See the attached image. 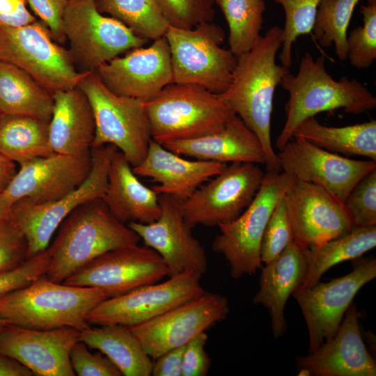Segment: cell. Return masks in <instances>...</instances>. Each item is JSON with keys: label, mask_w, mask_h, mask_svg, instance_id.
I'll return each mask as SVG.
<instances>
[{"label": "cell", "mask_w": 376, "mask_h": 376, "mask_svg": "<svg viewBox=\"0 0 376 376\" xmlns=\"http://www.w3.org/2000/svg\"><path fill=\"white\" fill-rule=\"evenodd\" d=\"M282 28L273 26L249 52L237 57L232 82L220 94L233 112L258 136L266 158V170L281 171L271 140L274 95L289 69L276 63Z\"/></svg>", "instance_id": "6da1fadb"}, {"label": "cell", "mask_w": 376, "mask_h": 376, "mask_svg": "<svg viewBox=\"0 0 376 376\" xmlns=\"http://www.w3.org/2000/svg\"><path fill=\"white\" fill-rule=\"evenodd\" d=\"M280 85L289 97L284 107L285 123L276 140L279 150L304 120L319 113L342 109L359 115L376 107V97L363 84L347 76L334 79L327 72L324 57L314 58L308 52L301 57L297 73L285 74Z\"/></svg>", "instance_id": "7a4b0ae2"}, {"label": "cell", "mask_w": 376, "mask_h": 376, "mask_svg": "<svg viewBox=\"0 0 376 376\" xmlns=\"http://www.w3.org/2000/svg\"><path fill=\"white\" fill-rule=\"evenodd\" d=\"M49 249L45 276L63 283L93 260L113 249L136 244L139 236L110 212L102 198L74 210L60 224Z\"/></svg>", "instance_id": "3957f363"}, {"label": "cell", "mask_w": 376, "mask_h": 376, "mask_svg": "<svg viewBox=\"0 0 376 376\" xmlns=\"http://www.w3.org/2000/svg\"><path fill=\"white\" fill-rule=\"evenodd\" d=\"M107 299L101 290L57 283L45 274L0 299V317L9 323L36 329L90 326L88 313Z\"/></svg>", "instance_id": "277c9868"}, {"label": "cell", "mask_w": 376, "mask_h": 376, "mask_svg": "<svg viewBox=\"0 0 376 376\" xmlns=\"http://www.w3.org/2000/svg\"><path fill=\"white\" fill-rule=\"evenodd\" d=\"M152 139L164 145L221 128L235 113L220 94L172 83L145 102Z\"/></svg>", "instance_id": "5b68a950"}, {"label": "cell", "mask_w": 376, "mask_h": 376, "mask_svg": "<svg viewBox=\"0 0 376 376\" xmlns=\"http://www.w3.org/2000/svg\"><path fill=\"white\" fill-rule=\"evenodd\" d=\"M77 86L87 97L94 115L92 148L113 145L132 167L139 165L152 140L145 102L113 93L95 71L88 72Z\"/></svg>", "instance_id": "8992f818"}, {"label": "cell", "mask_w": 376, "mask_h": 376, "mask_svg": "<svg viewBox=\"0 0 376 376\" xmlns=\"http://www.w3.org/2000/svg\"><path fill=\"white\" fill-rule=\"evenodd\" d=\"M164 37L169 44L173 83L194 84L221 94L230 86L237 57L221 47L224 30L212 22L190 29L169 26Z\"/></svg>", "instance_id": "52a82bcc"}, {"label": "cell", "mask_w": 376, "mask_h": 376, "mask_svg": "<svg viewBox=\"0 0 376 376\" xmlns=\"http://www.w3.org/2000/svg\"><path fill=\"white\" fill-rule=\"evenodd\" d=\"M0 61L25 71L52 95L77 87L88 72L77 69L68 49L39 20L0 26Z\"/></svg>", "instance_id": "ba28073f"}, {"label": "cell", "mask_w": 376, "mask_h": 376, "mask_svg": "<svg viewBox=\"0 0 376 376\" xmlns=\"http://www.w3.org/2000/svg\"><path fill=\"white\" fill-rule=\"evenodd\" d=\"M294 178L282 171H267L249 206L235 220L218 226L219 233L212 249L224 256L233 279L253 275L262 268L260 245L265 226Z\"/></svg>", "instance_id": "9c48e42d"}, {"label": "cell", "mask_w": 376, "mask_h": 376, "mask_svg": "<svg viewBox=\"0 0 376 376\" xmlns=\"http://www.w3.org/2000/svg\"><path fill=\"white\" fill-rule=\"evenodd\" d=\"M63 31L72 60L81 72L95 71L148 41L118 20L100 13L94 0L69 1L63 17Z\"/></svg>", "instance_id": "30bf717a"}, {"label": "cell", "mask_w": 376, "mask_h": 376, "mask_svg": "<svg viewBox=\"0 0 376 376\" xmlns=\"http://www.w3.org/2000/svg\"><path fill=\"white\" fill-rule=\"evenodd\" d=\"M117 148L105 145L91 150V168L86 180L62 198L46 204L21 199L13 204L10 216L26 237L28 258L45 251L61 222L77 207L104 196L111 157Z\"/></svg>", "instance_id": "8fae6325"}, {"label": "cell", "mask_w": 376, "mask_h": 376, "mask_svg": "<svg viewBox=\"0 0 376 376\" xmlns=\"http://www.w3.org/2000/svg\"><path fill=\"white\" fill-rule=\"evenodd\" d=\"M259 164L235 162L181 201L184 218L191 228L218 226L237 219L252 203L263 181Z\"/></svg>", "instance_id": "7c38bea8"}, {"label": "cell", "mask_w": 376, "mask_h": 376, "mask_svg": "<svg viewBox=\"0 0 376 376\" xmlns=\"http://www.w3.org/2000/svg\"><path fill=\"white\" fill-rule=\"evenodd\" d=\"M352 272L327 283L297 288L292 295L304 315L309 352L315 351L338 331L345 312L359 290L376 277L375 258L355 259Z\"/></svg>", "instance_id": "4fadbf2b"}, {"label": "cell", "mask_w": 376, "mask_h": 376, "mask_svg": "<svg viewBox=\"0 0 376 376\" xmlns=\"http://www.w3.org/2000/svg\"><path fill=\"white\" fill-rule=\"evenodd\" d=\"M201 277L185 272L107 298L88 313L87 322L89 324L128 327L142 324L203 294L205 290L201 283Z\"/></svg>", "instance_id": "5bb4252c"}, {"label": "cell", "mask_w": 376, "mask_h": 376, "mask_svg": "<svg viewBox=\"0 0 376 376\" xmlns=\"http://www.w3.org/2000/svg\"><path fill=\"white\" fill-rule=\"evenodd\" d=\"M167 276L168 268L160 256L136 244L100 256L63 283L98 288L111 298L157 283Z\"/></svg>", "instance_id": "9a60e30c"}, {"label": "cell", "mask_w": 376, "mask_h": 376, "mask_svg": "<svg viewBox=\"0 0 376 376\" xmlns=\"http://www.w3.org/2000/svg\"><path fill=\"white\" fill-rule=\"evenodd\" d=\"M230 312L226 296L205 291L142 324L130 327L152 359L185 345L198 334L226 319Z\"/></svg>", "instance_id": "2e32d148"}, {"label": "cell", "mask_w": 376, "mask_h": 376, "mask_svg": "<svg viewBox=\"0 0 376 376\" xmlns=\"http://www.w3.org/2000/svg\"><path fill=\"white\" fill-rule=\"evenodd\" d=\"M279 165L296 179L318 185L343 203L354 187L376 169V161L357 160L293 136L277 153Z\"/></svg>", "instance_id": "e0dca14e"}, {"label": "cell", "mask_w": 376, "mask_h": 376, "mask_svg": "<svg viewBox=\"0 0 376 376\" xmlns=\"http://www.w3.org/2000/svg\"><path fill=\"white\" fill-rule=\"evenodd\" d=\"M159 218L150 224L131 221L127 225L155 251L169 270V276L191 272L203 276L207 270L205 250L193 236L181 210V201L168 194H158Z\"/></svg>", "instance_id": "ac0fdd59"}, {"label": "cell", "mask_w": 376, "mask_h": 376, "mask_svg": "<svg viewBox=\"0 0 376 376\" xmlns=\"http://www.w3.org/2000/svg\"><path fill=\"white\" fill-rule=\"evenodd\" d=\"M284 199L294 240L308 249L345 235L352 228L343 203L318 185L295 178Z\"/></svg>", "instance_id": "d6986e66"}, {"label": "cell", "mask_w": 376, "mask_h": 376, "mask_svg": "<svg viewBox=\"0 0 376 376\" xmlns=\"http://www.w3.org/2000/svg\"><path fill=\"white\" fill-rule=\"evenodd\" d=\"M113 93L146 102L173 83L171 53L165 37L131 49L95 71Z\"/></svg>", "instance_id": "ffe728a7"}, {"label": "cell", "mask_w": 376, "mask_h": 376, "mask_svg": "<svg viewBox=\"0 0 376 376\" xmlns=\"http://www.w3.org/2000/svg\"><path fill=\"white\" fill-rule=\"evenodd\" d=\"M19 166L3 192L7 201L11 205L21 199L46 204L65 196L86 180L91 168V156L54 152Z\"/></svg>", "instance_id": "44dd1931"}, {"label": "cell", "mask_w": 376, "mask_h": 376, "mask_svg": "<svg viewBox=\"0 0 376 376\" xmlns=\"http://www.w3.org/2000/svg\"><path fill=\"white\" fill-rule=\"evenodd\" d=\"M80 331L36 329L8 322L0 331V353L13 357L37 376H75L70 354Z\"/></svg>", "instance_id": "7402d4cb"}, {"label": "cell", "mask_w": 376, "mask_h": 376, "mask_svg": "<svg viewBox=\"0 0 376 376\" xmlns=\"http://www.w3.org/2000/svg\"><path fill=\"white\" fill-rule=\"evenodd\" d=\"M361 316L352 304L332 338L308 355L296 357L297 368H306L315 376H375L376 363L360 330Z\"/></svg>", "instance_id": "603a6c76"}, {"label": "cell", "mask_w": 376, "mask_h": 376, "mask_svg": "<svg viewBox=\"0 0 376 376\" xmlns=\"http://www.w3.org/2000/svg\"><path fill=\"white\" fill-rule=\"evenodd\" d=\"M226 165L215 161L184 159L152 139L145 158L132 170L137 176L158 182L152 187L157 194H168L184 201Z\"/></svg>", "instance_id": "cb8c5ba5"}, {"label": "cell", "mask_w": 376, "mask_h": 376, "mask_svg": "<svg viewBox=\"0 0 376 376\" xmlns=\"http://www.w3.org/2000/svg\"><path fill=\"white\" fill-rule=\"evenodd\" d=\"M308 253L309 249L293 240L276 258L261 268L259 290L253 302L263 305L269 311L272 331L276 338L282 336L286 330V302L304 281Z\"/></svg>", "instance_id": "d4e9b609"}, {"label": "cell", "mask_w": 376, "mask_h": 376, "mask_svg": "<svg viewBox=\"0 0 376 376\" xmlns=\"http://www.w3.org/2000/svg\"><path fill=\"white\" fill-rule=\"evenodd\" d=\"M180 155L223 163L249 162L265 164L266 158L258 136L235 113L219 129L191 139L163 145Z\"/></svg>", "instance_id": "484cf974"}, {"label": "cell", "mask_w": 376, "mask_h": 376, "mask_svg": "<svg viewBox=\"0 0 376 376\" xmlns=\"http://www.w3.org/2000/svg\"><path fill=\"white\" fill-rule=\"evenodd\" d=\"M49 139L54 152L75 157L91 155L95 123L90 102L78 87L53 94Z\"/></svg>", "instance_id": "4316f807"}, {"label": "cell", "mask_w": 376, "mask_h": 376, "mask_svg": "<svg viewBox=\"0 0 376 376\" xmlns=\"http://www.w3.org/2000/svg\"><path fill=\"white\" fill-rule=\"evenodd\" d=\"M102 200L120 222L150 224L161 213L158 194L145 186L118 149L111 159L107 185Z\"/></svg>", "instance_id": "83f0119b"}, {"label": "cell", "mask_w": 376, "mask_h": 376, "mask_svg": "<svg viewBox=\"0 0 376 376\" xmlns=\"http://www.w3.org/2000/svg\"><path fill=\"white\" fill-rule=\"evenodd\" d=\"M89 327L79 340L107 356L124 376L151 375L152 359L130 327L120 324Z\"/></svg>", "instance_id": "f1b7e54d"}, {"label": "cell", "mask_w": 376, "mask_h": 376, "mask_svg": "<svg viewBox=\"0 0 376 376\" xmlns=\"http://www.w3.org/2000/svg\"><path fill=\"white\" fill-rule=\"evenodd\" d=\"M53 95L20 68L0 61V111L49 121Z\"/></svg>", "instance_id": "f546056e"}, {"label": "cell", "mask_w": 376, "mask_h": 376, "mask_svg": "<svg viewBox=\"0 0 376 376\" xmlns=\"http://www.w3.org/2000/svg\"><path fill=\"white\" fill-rule=\"evenodd\" d=\"M293 136L301 137L330 152L376 161V120L343 127L326 126L315 117L304 120Z\"/></svg>", "instance_id": "4dcf8cb0"}, {"label": "cell", "mask_w": 376, "mask_h": 376, "mask_svg": "<svg viewBox=\"0 0 376 376\" xmlns=\"http://www.w3.org/2000/svg\"><path fill=\"white\" fill-rule=\"evenodd\" d=\"M0 153L19 165L54 153L49 121L22 115H2Z\"/></svg>", "instance_id": "1f68e13d"}, {"label": "cell", "mask_w": 376, "mask_h": 376, "mask_svg": "<svg viewBox=\"0 0 376 376\" xmlns=\"http://www.w3.org/2000/svg\"><path fill=\"white\" fill-rule=\"evenodd\" d=\"M375 246L376 225L353 226L345 235L309 249L307 272L299 288H306L314 285L319 282L325 272L333 266L361 257Z\"/></svg>", "instance_id": "d6a6232c"}, {"label": "cell", "mask_w": 376, "mask_h": 376, "mask_svg": "<svg viewBox=\"0 0 376 376\" xmlns=\"http://www.w3.org/2000/svg\"><path fill=\"white\" fill-rule=\"evenodd\" d=\"M229 29V49L236 56L249 52L257 43L266 9L264 0H214Z\"/></svg>", "instance_id": "836d02e7"}, {"label": "cell", "mask_w": 376, "mask_h": 376, "mask_svg": "<svg viewBox=\"0 0 376 376\" xmlns=\"http://www.w3.org/2000/svg\"><path fill=\"white\" fill-rule=\"evenodd\" d=\"M94 1L100 13L118 20L148 40L164 37L169 26L155 0Z\"/></svg>", "instance_id": "e575fe53"}, {"label": "cell", "mask_w": 376, "mask_h": 376, "mask_svg": "<svg viewBox=\"0 0 376 376\" xmlns=\"http://www.w3.org/2000/svg\"><path fill=\"white\" fill-rule=\"evenodd\" d=\"M360 0H322L318 8L312 31L320 45H334L340 61L347 60V31L354 10Z\"/></svg>", "instance_id": "d590c367"}, {"label": "cell", "mask_w": 376, "mask_h": 376, "mask_svg": "<svg viewBox=\"0 0 376 376\" xmlns=\"http://www.w3.org/2000/svg\"><path fill=\"white\" fill-rule=\"evenodd\" d=\"M285 13L281 52L279 56L281 65H292V47L297 39L312 31L318 8L322 0H274Z\"/></svg>", "instance_id": "8d00e7d4"}, {"label": "cell", "mask_w": 376, "mask_h": 376, "mask_svg": "<svg viewBox=\"0 0 376 376\" xmlns=\"http://www.w3.org/2000/svg\"><path fill=\"white\" fill-rule=\"evenodd\" d=\"M360 13L363 25L347 36V59L354 68L366 69L376 58V3L361 6Z\"/></svg>", "instance_id": "74e56055"}, {"label": "cell", "mask_w": 376, "mask_h": 376, "mask_svg": "<svg viewBox=\"0 0 376 376\" xmlns=\"http://www.w3.org/2000/svg\"><path fill=\"white\" fill-rule=\"evenodd\" d=\"M169 26L190 29L212 22L214 0H155Z\"/></svg>", "instance_id": "f35d334b"}, {"label": "cell", "mask_w": 376, "mask_h": 376, "mask_svg": "<svg viewBox=\"0 0 376 376\" xmlns=\"http://www.w3.org/2000/svg\"><path fill=\"white\" fill-rule=\"evenodd\" d=\"M343 205L352 227L376 225V169L354 187Z\"/></svg>", "instance_id": "ab89813d"}, {"label": "cell", "mask_w": 376, "mask_h": 376, "mask_svg": "<svg viewBox=\"0 0 376 376\" xmlns=\"http://www.w3.org/2000/svg\"><path fill=\"white\" fill-rule=\"evenodd\" d=\"M294 240L284 196L275 206L265 226L260 258L265 264L276 258Z\"/></svg>", "instance_id": "60d3db41"}, {"label": "cell", "mask_w": 376, "mask_h": 376, "mask_svg": "<svg viewBox=\"0 0 376 376\" xmlns=\"http://www.w3.org/2000/svg\"><path fill=\"white\" fill-rule=\"evenodd\" d=\"M27 259V241L9 213L0 220V273L19 267Z\"/></svg>", "instance_id": "b9f144b4"}, {"label": "cell", "mask_w": 376, "mask_h": 376, "mask_svg": "<svg viewBox=\"0 0 376 376\" xmlns=\"http://www.w3.org/2000/svg\"><path fill=\"white\" fill-rule=\"evenodd\" d=\"M51 257L50 249L47 247L45 251L29 258L19 267L0 273V299L46 274Z\"/></svg>", "instance_id": "7bdbcfd3"}, {"label": "cell", "mask_w": 376, "mask_h": 376, "mask_svg": "<svg viewBox=\"0 0 376 376\" xmlns=\"http://www.w3.org/2000/svg\"><path fill=\"white\" fill-rule=\"evenodd\" d=\"M70 362L75 375L78 376H121L122 374L112 361L101 352L92 353L81 340L72 347Z\"/></svg>", "instance_id": "ee69618b"}, {"label": "cell", "mask_w": 376, "mask_h": 376, "mask_svg": "<svg viewBox=\"0 0 376 376\" xmlns=\"http://www.w3.org/2000/svg\"><path fill=\"white\" fill-rule=\"evenodd\" d=\"M34 15L51 32L59 44L66 40L63 31V17L68 0H25Z\"/></svg>", "instance_id": "f6af8a7d"}, {"label": "cell", "mask_w": 376, "mask_h": 376, "mask_svg": "<svg viewBox=\"0 0 376 376\" xmlns=\"http://www.w3.org/2000/svg\"><path fill=\"white\" fill-rule=\"evenodd\" d=\"M208 336L201 332L188 341L182 357V376H205L211 361L205 351Z\"/></svg>", "instance_id": "bcb514c9"}, {"label": "cell", "mask_w": 376, "mask_h": 376, "mask_svg": "<svg viewBox=\"0 0 376 376\" xmlns=\"http://www.w3.org/2000/svg\"><path fill=\"white\" fill-rule=\"evenodd\" d=\"M25 0H0V26H22L36 17L28 10Z\"/></svg>", "instance_id": "7dc6e473"}, {"label": "cell", "mask_w": 376, "mask_h": 376, "mask_svg": "<svg viewBox=\"0 0 376 376\" xmlns=\"http://www.w3.org/2000/svg\"><path fill=\"white\" fill-rule=\"evenodd\" d=\"M185 345L173 348L154 359L151 375L182 376Z\"/></svg>", "instance_id": "c3c4849f"}, {"label": "cell", "mask_w": 376, "mask_h": 376, "mask_svg": "<svg viewBox=\"0 0 376 376\" xmlns=\"http://www.w3.org/2000/svg\"><path fill=\"white\" fill-rule=\"evenodd\" d=\"M33 372L16 359L0 353V376H33Z\"/></svg>", "instance_id": "681fc988"}, {"label": "cell", "mask_w": 376, "mask_h": 376, "mask_svg": "<svg viewBox=\"0 0 376 376\" xmlns=\"http://www.w3.org/2000/svg\"><path fill=\"white\" fill-rule=\"evenodd\" d=\"M16 172V163L0 153V193L6 189Z\"/></svg>", "instance_id": "f907efd6"}, {"label": "cell", "mask_w": 376, "mask_h": 376, "mask_svg": "<svg viewBox=\"0 0 376 376\" xmlns=\"http://www.w3.org/2000/svg\"><path fill=\"white\" fill-rule=\"evenodd\" d=\"M11 207L3 194L0 193V220L10 213Z\"/></svg>", "instance_id": "816d5d0a"}, {"label": "cell", "mask_w": 376, "mask_h": 376, "mask_svg": "<svg viewBox=\"0 0 376 376\" xmlns=\"http://www.w3.org/2000/svg\"><path fill=\"white\" fill-rule=\"evenodd\" d=\"M299 376H310L311 375L310 371L306 368L299 369V373L297 374Z\"/></svg>", "instance_id": "f5cc1de1"}, {"label": "cell", "mask_w": 376, "mask_h": 376, "mask_svg": "<svg viewBox=\"0 0 376 376\" xmlns=\"http://www.w3.org/2000/svg\"><path fill=\"white\" fill-rule=\"evenodd\" d=\"M8 322L6 319L0 317V331Z\"/></svg>", "instance_id": "db71d44e"}, {"label": "cell", "mask_w": 376, "mask_h": 376, "mask_svg": "<svg viewBox=\"0 0 376 376\" xmlns=\"http://www.w3.org/2000/svg\"><path fill=\"white\" fill-rule=\"evenodd\" d=\"M376 3V0H368V4Z\"/></svg>", "instance_id": "11a10c76"}, {"label": "cell", "mask_w": 376, "mask_h": 376, "mask_svg": "<svg viewBox=\"0 0 376 376\" xmlns=\"http://www.w3.org/2000/svg\"><path fill=\"white\" fill-rule=\"evenodd\" d=\"M1 118H2V114H1V113L0 111V123H1Z\"/></svg>", "instance_id": "9f6ffc18"}, {"label": "cell", "mask_w": 376, "mask_h": 376, "mask_svg": "<svg viewBox=\"0 0 376 376\" xmlns=\"http://www.w3.org/2000/svg\"><path fill=\"white\" fill-rule=\"evenodd\" d=\"M68 1H77V0H68Z\"/></svg>", "instance_id": "6f0895ef"}]
</instances>
